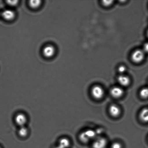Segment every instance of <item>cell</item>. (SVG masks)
Listing matches in <instances>:
<instances>
[{
    "mask_svg": "<svg viewBox=\"0 0 148 148\" xmlns=\"http://www.w3.org/2000/svg\"><path fill=\"white\" fill-rule=\"evenodd\" d=\"M96 133L95 130H88L82 132L79 135V139L82 143H88L96 138Z\"/></svg>",
    "mask_w": 148,
    "mask_h": 148,
    "instance_id": "1",
    "label": "cell"
},
{
    "mask_svg": "<svg viewBox=\"0 0 148 148\" xmlns=\"http://www.w3.org/2000/svg\"><path fill=\"white\" fill-rule=\"evenodd\" d=\"M14 120L16 124L19 127L25 126L28 120L27 116L23 113H19L16 114Z\"/></svg>",
    "mask_w": 148,
    "mask_h": 148,
    "instance_id": "2",
    "label": "cell"
},
{
    "mask_svg": "<svg viewBox=\"0 0 148 148\" xmlns=\"http://www.w3.org/2000/svg\"><path fill=\"white\" fill-rule=\"evenodd\" d=\"M91 92L92 97L95 99L98 100L102 99L104 94L103 88L98 85L93 86L91 89Z\"/></svg>",
    "mask_w": 148,
    "mask_h": 148,
    "instance_id": "3",
    "label": "cell"
},
{
    "mask_svg": "<svg viewBox=\"0 0 148 148\" xmlns=\"http://www.w3.org/2000/svg\"><path fill=\"white\" fill-rule=\"evenodd\" d=\"M145 53L143 50L135 51L131 55V59L135 63H139L142 61L145 58Z\"/></svg>",
    "mask_w": 148,
    "mask_h": 148,
    "instance_id": "4",
    "label": "cell"
},
{
    "mask_svg": "<svg viewBox=\"0 0 148 148\" xmlns=\"http://www.w3.org/2000/svg\"><path fill=\"white\" fill-rule=\"evenodd\" d=\"M56 49L52 45H47L43 48V56L46 58H51L54 56Z\"/></svg>",
    "mask_w": 148,
    "mask_h": 148,
    "instance_id": "5",
    "label": "cell"
},
{
    "mask_svg": "<svg viewBox=\"0 0 148 148\" xmlns=\"http://www.w3.org/2000/svg\"><path fill=\"white\" fill-rule=\"evenodd\" d=\"M107 145V140L103 137L95 139L92 145V148H105Z\"/></svg>",
    "mask_w": 148,
    "mask_h": 148,
    "instance_id": "6",
    "label": "cell"
},
{
    "mask_svg": "<svg viewBox=\"0 0 148 148\" xmlns=\"http://www.w3.org/2000/svg\"><path fill=\"white\" fill-rule=\"evenodd\" d=\"M110 93L114 98H119L123 96L124 94V91L123 88L120 87L116 86L112 88Z\"/></svg>",
    "mask_w": 148,
    "mask_h": 148,
    "instance_id": "7",
    "label": "cell"
},
{
    "mask_svg": "<svg viewBox=\"0 0 148 148\" xmlns=\"http://www.w3.org/2000/svg\"><path fill=\"white\" fill-rule=\"evenodd\" d=\"M109 114L114 117H118L121 113V110L119 107L115 104H112L109 109Z\"/></svg>",
    "mask_w": 148,
    "mask_h": 148,
    "instance_id": "8",
    "label": "cell"
},
{
    "mask_svg": "<svg viewBox=\"0 0 148 148\" xmlns=\"http://www.w3.org/2000/svg\"><path fill=\"white\" fill-rule=\"evenodd\" d=\"M3 18L7 21H11L15 17V14L14 12L11 10H4L1 14Z\"/></svg>",
    "mask_w": 148,
    "mask_h": 148,
    "instance_id": "9",
    "label": "cell"
},
{
    "mask_svg": "<svg viewBox=\"0 0 148 148\" xmlns=\"http://www.w3.org/2000/svg\"><path fill=\"white\" fill-rule=\"evenodd\" d=\"M57 145L60 148H69L71 145V142L67 138L62 137L59 140Z\"/></svg>",
    "mask_w": 148,
    "mask_h": 148,
    "instance_id": "10",
    "label": "cell"
},
{
    "mask_svg": "<svg viewBox=\"0 0 148 148\" xmlns=\"http://www.w3.org/2000/svg\"><path fill=\"white\" fill-rule=\"evenodd\" d=\"M117 80H118V83L123 86H128L130 82V78L125 75H120L118 77Z\"/></svg>",
    "mask_w": 148,
    "mask_h": 148,
    "instance_id": "11",
    "label": "cell"
},
{
    "mask_svg": "<svg viewBox=\"0 0 148 148\" xmlns=\"http://www.w3.org/2000/svg\"><path fill=\"white\" fill-rule=\"evenodd\" d=\"M19 136L22 138H25L28 136L29 134V130L26 126L20 127L18 131Z\"/></svg>",
    "mask_w": 148,
    "mask_h": 148,
    "instance_id": "12",
    "label": "cell"
},
{
    "mask_svg": "<svg viewBox=\"0 0 148 148\" xmlns=\"http://www.w3.org/2000/svg\"><path fill=\"white\" fill-rule=\"evenodd\" d=\"M140 118L142 121L148 122V108H145L141 110L140 114Z\"/></svg>",
    "mask_w": 148,
    "mask_h": 148,
    "instance_id": "13",
    "label": "cell"
},
{
    "mask_svg": "<svg viewBox=\"0 0 148 148\" xmlns=\"http://www.w3.org/2000/svg\"><path fill=\"white\" fill-rule=\"evenodd\" d=\"M29 5L31 8L36 9L39 8L41 4V1H29Z\"/></svg>",
    "mask_w": 148,
    "mask_h": 148,
    "instance_id": "14",
    "label": "cell"
},
{
    "mask_svg": "<svg viewBox=\"0 0 148 148\" xmlns=\"http://www.w3.org/2000/svg\"><path fill=\"white\" fill-rule=\"evenodd\" d=\"M140 97L144 99L148 98V88H144L140 90Z\"/></svg>",
    "mask_w": 148,
    "mask_h": 148,
    "instance_id": "15",
    "label": "cell"
},
{
    "mask_svg": "<svg viewBox=\"0 0 148 148\" xmlns=\"http://www.w3.org/2000/svg\"><path fill=\"white\" fill-rule=\"evenodd\" d=\"M18 1H7V3L11 6H15L18 3Z\"/></svg>",
    "mask_w": 148,
    "mask_h": 148,
    "instance_id": "16",
    "label": "cell"
},
{
    "mask_svg": "<svg viewBox=\"0 0 148 148\" xmlns=\"http://www.w3.org/2000/svg\"><path fill=\"white\" fill-rule=\"evenodd\" d=\"M111 148H122V146L121 143L116 142L112 145Z\"/></svg>",
    "mask_w": 148,
    "mask_h": 148,
    "instance_id": "17",
    "label": "cell"
},
{
    "mask_svg": "<svg viewBox=\"0 0 148 148\" xmlns=\"http://www.w3.org/2000/svg\"><path fill=\"white\" fill-rule=\"evenodd\" d=\"M113 1H103V4L105 6H109L112 4Z\"/></svg>",
    "mask_w": 148,
    "mask_h": 148,
    "instance_id": "18",
    "label": "cell"
},
{
    "mask_svg": "<svg viewBox=\"0 0 148 148\" xmlns=\"http://www.w3.org/2000/svg\"><path fill=\"white\" fill-rule=\"evenodd\" d=\"M118 72L121 73H124L126 71V68L124 66H120L118 69Z\"/></svg>",
    "mask_w": 148,
    "mask_h": 148,
    "instance_id": "19",
    "label": "cell"
},
{
    "mask_svg": "<svg viewBox=\"0 0 148 148\" xmlns=\"http://www.w3.org/2000/svg\"><path fill=\"white\" fill-rule=\"evenodd\" d=\"M143 51L145 53H148V42L144 44Z\"/></svg>",
    "mask_w": 148,
    "mask_h": 148,
    "instance_id": "20",
    "label": "cell"
},
{
    "mask_svg": "<svg viewBox=\"0 0 148 148\" xmlns=\"http://www.w3.org/2000/svg\"><path fill=\"white\" fill-rule=\"evenodd\" d=\"M147 36L148 38V30L147 32Z\"/></svg>",
    "mask_w": 148,
    "mask_h": 148,
    "instance_id": "21",
    "label": "cell"
},
{
    "mask_svg": "<svg viewBox=\"0 0 148 148\" xmlns=\"http://www.w3.org/2000/svg\"><path fill=\"white\" fill-rule=\"evenodd\" d=\"M0 148H1V146H0Z\"/></svg>",
    "mask_w": 148,
    "mask_h": 148,
    "instance_id": "22",
    "label": "cell"
}]
</instances>
